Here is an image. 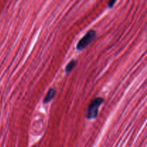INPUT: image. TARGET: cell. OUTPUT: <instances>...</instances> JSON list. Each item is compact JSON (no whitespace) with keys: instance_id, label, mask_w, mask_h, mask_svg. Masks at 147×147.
<instances>
[{"instance_id":"cell-1","label":"cell","mask_w":147,"mask_h":147,"mask_svg":"<svg viewBox=\"0 0 147 147\" xmlns=\"http://www.w3.org/2000/svg\"><path fill=\"white\" fill-rule=\"evenodd\" d=\"M103 101H104V100L102 98H96L92 100L90 104L89 105L88 109V119H93L97 117L99 107L103 103Z\"/></svg>"},{"instance_id":"cell-3","label":"cell","mask_w":147,"mask_h":147,"mask_svg":"<svg viewBox=\"0 0 147 147\" xmlns=\"http://www.w3.org/2000/svg\"><path fill=\"white\" fill-rule=\"evenodd\" d=\"M55 93H56V91L55 89L50 88V90H48V92H47V95L45 96V97L44 100H43L44 103H49V102L51 101L52 99L54 98Z\"/></svg>"},{"instance_id":"cell-4","label":"cell","mask_w":147,"mask_h":147,"mask_svg":"<svg viewBox=\"0 0 147 147\" xmlns=\"http://www.w3.org/2000/svg\"><path fill=\"white\" fill-rule=\"evenodd\" d=\"M76 65V62L74 60H72L65 67V72L66 73H70L72 70L75 67V66Z\"/></svg>"},{"instance_id":"cell-5","label":"cell","mask_w":147,"mask_h":147,"mask_svg":"<svg viewBox=\"0 0 147 147\" xmlns=\"http://www.w3.org/2000/svg\"><path fill=\"white\" fill-rule=\"evenodd\" d=\"M116 1H117V0H110V1H109V4H108L109 8H112V7H113V5H114L115 3H116Z\"/></svg>"},{"instance_id":"cell-2","label":"cell","mask_w":147,"mask_h":147,"mask_svg":"<svg viewBox=\"0 0 147 147\" xmlns=\"http://www.w3.org/2000/svg\"><path fill=\"white\" fill-rule=\"evenodd\" d=\"M96 33L94 30H90L86 33V35L78 42L77 46H76V48L78 50H82L84 48L87 47L93 40L96 38Z\"/></svg>"}]
</instances>
